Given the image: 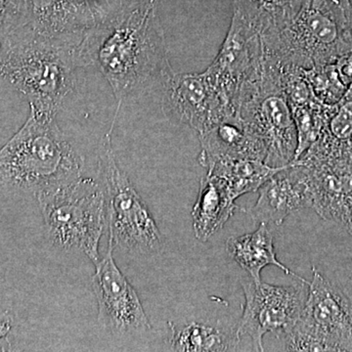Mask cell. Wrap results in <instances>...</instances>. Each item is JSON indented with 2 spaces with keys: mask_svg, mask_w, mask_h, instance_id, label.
I'll use <instances>...</instances> for the list:
<instances>
[{
  "mask_svg": "<svg viewBox=\"0 0 352 352\" xmlns=\"http://www.w3.org/2000/svg\"><path fill=\"white\" fill-rule=\"evenodd\" d=\"M75 54L78 68L96 69L111 85L117 102L112 126L129 95L155 85L164 88L173 75L157 6L150 2L122 4L82 36Z\"/></svg>",
  "mask_w": 352,
  "mask_h": 352,
  "instance_id": "6da1fadb",
  "label": "cell"
},
{
  "mask_svg": "<svg viewBox=\"0 0 352 352\" xmlns=\"http://www.w3.org/2000/svg\"><path fill=\"white\" fill-rule=\"evenodd\" d=\"M0 45V76L24 95L30 108L56 117L74 87L76 43L25 25Z\"/></svg>",
  "mask_w": 352,
  "mask_h": 352,
  "instance_id": "7a4b0ae2",
  "label": "cell"
},
{
  "mask_svg": "<svg viewBox=\"0 0 352 352\" xmlns=\"http://www.w3.org/2000/svg\"><path fill=\"white\" fill-rule=\"evenodd\" d=\"M85 157L58 126L56 117L30 108L19 131L0 149V187L34 194L78 179Z\"/></svg>",
  "mask_w": 352,
  "mask_h": 352,
  "instance_id": "3957f363",
  "label": "cell"
},
{
  "mask_svg": "<svg viewBox=\"0 0 352 352\" xmlns=\"http://www.w3.org/2000/svg\"><path fill=\"white\" fill-rule=\"evenodd\" d=\"M263 57L305 71L333 64L352 51V32L338 0H308L281 31L261 36Z\"/></svg>",
  "mask_w": 352,
  "mask_h": 352,
  "instance_id": "277c9868",
  "label": "cell"
},
{
  "mask_svg": "<svg viewBox=\"0 0 352 352\" xmlns=\"http://www.w3.org/2000/svg\"><path fill=\"white\" fill-rule=\"evenodd\" d=\"M48 238L61 250H80L97 265L106 220L103 187L82 177L36 194Z\"/></svg>",
  "mask_w": 352,
  "mask_h": 352,
  "instance_id": "5b68a950",
  "label": "cell"
},
{
  "mask_svg": "<svg viewBox=\"0 0 352 352\" xmlns=\"http://www.w3.org/2000/svg\"><path fill=\"white\" fill-rule=\"evenodd\" d=\"M235 111L263 143L266 164L283 168L293 163L298 147L295 122L277 69L264 57L261 73L240 90Z\"/></svg>",
  "mask_w": 352,
  "mask_h": 352,
  "instance_id": "8992f818",
  "label": "cell"
},
{
  "mask_svg": "<svg viewBox=\"0 0 352 352\" xmlns=\"http://www.w3.org/2000/svg\"><path fill=\"white\" fill-rule=\"evenodd\" d=\"M278 339L285 351H352V300L312 266L302 314Z\"/></svg>",
  "mask_w": 352,
  "mask_h": 352,
  "instance_id": "52a82bcc",
  "label": "cell"
},
{
  "mask_svg": "<svg viewBox=\"0 0 352 352\" xmlns=\"http://www.w3.org/2000/svg\"><path fill=\"white\" fill-rule=\"evenodd\" d=\"M112 129L102 140L99 171L108 214L109 242L113 247L150 254L162 248V236L154 217L116 161Z\"/></svg>",
  "mask_w": 352,
  "mask_h": 352,
  "instance_id": "ba28073f",
  "label": "cell"
},
{
  "mask_svg": "<svg viewBox=\"0 0 352 352\" xmlns=\"http://www.w3.org/2000/svg\"><path fill=\"white\" fill-rule=\"evenodd\" d=\"M245 305L236 336L251 338L256 351H264L263 337L268 333L282 335L295 325L307 302L309 281L289 286H277L241 279Z\"/></svg>",
  "mask_w": 352,
  "mask_h": 352,
  "instance_id": "9c48e42d",
  "label": "cell"
},
{
  "mask_svg": "<svg viewBox=\"0 0 352 352\" xmlns=\"http://www.w3.org/2000/svg\"><path fill=\"white\" fill-rule=\"evenodd\" d=\"M263 64L261 34L239 18L232 16L230 28L219 54L205 74L235 111L240 90L261 73Z\"/></svg>",
  "mask_w": 352,
  "mask_h": 352,
  "instance_id": "30bf717a",
  "label": "cell"
},
{
  "mask_svg": "<svg viewBox=\"0 0 352 352\" xmlns=\"http://www.w3.org/2000/svg\"><path fill=\"white\" fill-rule=\"evenodd\" d=\"M113 247L99 261L92 277V288L98 303V320L113 335L126 336L150 330V323L138 293L116 265Z\"/></svg>",
  "mask_w": 352,
  "mask_h": 352,
  "instance_id": "8fae6325",
  "label": "cell"
},
{
  "mask_svg": "<svg viewBox=\"0 0 352 352\" xmlns=\"http://www.w3.org/2000/svg\"><path fill=\"white\" fill-rule=\"evenodd\" d=\"M163 92L164 113L195 129L199 134L236 113L205 72L173 74L164 85Z\"/></svg>",
  "mask_w": 352,
  "mask_h": 352,
  "instance_id": "7c38bea8",
  "label": "cell"
},
{
  "mask_svg": "<svg viewBox=\"0 0 352 352\" xmlns=\"http://www.w3.org/2000/svg\"><path fill=\"white\" fill-rule=\"evenodd\" d=\"M122 4V0H28V25L50 38L78 43Z\"/></svg>",
  "mask_w": 352,
  "mask_h": 352,
  "instance_id": "4fadbf2b",
  "label": "cell"
},
{
  "mask_svg": "<svg viewBox=\"0 0 352 352\" xmlns=\"http://www.w3.org/2000/svg\"><path fill=\"white\" fill-rule=\"evenodd\" d=\"M258 191V201L245 210L256 223L279 226L289 214L314 208L311 175L303 164L284 166Z\"/></svg>",
  "mask_w": 352,
  "mask_h": 352,
  "instance_id": "5bb4252c",
  "label": "cell"
},
{
  "mask_svg": "<svg viewBox=\"0 0 352 352\" xmlns=\"http://www.w3.org/2000/svg\"><path fill=\"white\" fill-rule=\"evenodd\" d=\"M199 138L201 147L199 163L203 168L221 160H256L265 163V148L237 113L199 134Z\"/></svg>",
  "mask_w": 352,
  "mask_h": 352,
  "instance_id": "9a60e30c",
  "label": "cell"
},
{
  "mask_svg": "<svg viewBox=\"0 0 352 352\" xmlns=\"http://www.w3.org/2000/svg\"><path fill=\"white\" fill-rule=\"evenodd\" d=\"M235 199L223 178L206 175L201 178L192 219L197 239L207 242L219 232L236 210H243L236 205Z\"/></svg>",
  "mask_w": 352,
  "mask_h": 352,
  "instance_id": "2e32d148",
  "label": "cell"
},
{
  "mask_svg": "<svg viewBox=\"0 0 352 352\" xmlns=\"http://www.w3.org/2000/svg\"><path fill=\"white\" fill-rule=\"evenodd\" d=\"M226 252L254 281H261V271L268 265H275L285 274L292 275L298 280L307 281L278 261L274 249V238L270 226L259 224L254 232L232 236L226 241Z\"/></svg>",
  "mask_w": 352,
  "mask_h": 352,
  "instance_id": "e0dca14e",
  "label": "cell"
},
{
  "mask_svg": "<svg viewBox=\"0 0 352 352\" xmlns=\"http://www.w3.org/2000/svg\"><path fill=\"white\" fill-rule=\"evenodd\" d=\"M308 0H232L233 15L261 36L283 30Z\"/></svg>",
  "mask_w": 352,
  "mask_h": 352,
  "instance_id": "ac0fdd59",
  "label": "cell"
},
{
  "mask_svg": "<svg viewBox=\"0 0 352 352\" xmlns=\"http://www.w3.org/2000/svg\"><path fill=\"white\" fill-rule=\"evenodd\" d=\"M283 168H272L256 160H221L210 164L206 170L208 175L223 178L234 199L237 200L245 194L258 191Z\"/></svg>",
  "mask_w": 352,
  "mask_h": 352,
  "instance_id": "d6986e66",
  "label": "cell"
},
{
  "mask_svg": "<svg viewBox=\"0 0 352 352\" xmlns=\"http://www.w3.org/2000/svg\"><path fill=\"white\" fill-rule=\"evenodd\" d=\"M173 331L171 349L175 351H226L237 346V336H229L223 330L205 324L191 323L177 331Z\"/></svg>",
  "mask_w": 352,
  "mask_h": 352,
  "instance_id": "ffe728a7",
  "label": "cell"
},
{
  "mask_svg": "<svg viewBox=\"0 0 352 352\" xmlns=\"http://www.w3.org/2000/svg\"><path fill=\"white\" fill-rule=\"evenodd\" d=\"M289 107L295 122L298 138V147L294 160L295 162L320 138L327 120L328 105L315 98L305 103L291 105Z\"/></svg>",
  "mask_w": 352,
  "mask_h": 352,
  "instance_id": "44dd1931",
  "label": "cell"
},
{
  "mask_svg": "<svg viewBox=\"0 0 352 352\" xmlns=\"http://www.w3.org/2000/svg\"><path fill=\"white\" fill-rule=\"evenodd\" d=\"M305 76L314 96L325 105H335L349 88L342 82L335 63L307 69Z\"/></svg>",
  "mask_w": 352,
  "mask_h": 352,
  "instance_id": "7402d4cb",
  "label": "cell"
},
{
  "mask_svg": "<svg viewBox=\"0 0 352 352\" xmlns=\"http://www.w3.org/2000/svg\"><path fill=\"white\" fill-rule=\"evenodd\" d=\"M322 134L352 152V85L335 105H328L327 120Z\"/></svg>",
  "mask_w": 352,
  "mask_h": 352,
  "instance_id": "603a6c76",
  "label": "cell"
},
{
  "mask_svg": "<svg viewBox=\"0 0 352 352\" xmlns=\"http://www.w3.org/2000/svg\"><path fill=\"white\" fill-rule=\"evenodd\" d=\"M28 25V0H0V43Z\"/></svg>",
  "mask_w": 352,
  "mask_h": 352,
  "instance_id": "cb8c5ba5",
  "label": "cell"
},
{
  "mask_svg": "<svg viewBox=\"0 0 352 352\" xmlns=\"http://www.w3.org/2000/svg\"><path fill=\"white\" fill-rule=\"evenodd\" d=\"M12 317L8 312H0V339H3L12 329Z\"/></svg>",
  "mask_w": 352,
  "mask_h": 352,
  "instance_id": "d4e9b609",
  "label": "cell"
},
{
  "mask_svg": "<svg viewBox=\"0 0 352 352\" xmlns=\"http://www.w3.org/2000/svg\"><path fill=\"white\" fill-rule=\"evenodd\" d=\"M352 32V0H338Z\"/></svg>",
  "mask_w": 352,
  "mask_h": 352,
  "instance_id": "484cf974",
  "label": "cell"
},
{
  "mask_svg": "<svg viewBox=\"0 0 352 352\" xmlns=\"http://www.w3.org/2000/svg\"><path fill=\"white\" fill-rule=\"evenodd\" d=\"M351 234L352 236V232ZM344 292H346V295L349 296V298L352 300V273L351 277H349V281H347Z\"/></svg>",
  "mask_w": 352,
  "mask_h": 352,
  "instance_id": "4316f807",
  "label": "cell"
},
{
  "mask_svg": "<svg viewBox=\"0 0 352 352\" xmlns=\"http://www.w3.org/2000/svg\"><path fill=\"white\" fill-rule=\"evenodd\" d=\"M157 1L159 0H149L150 3L153 4V6H157Z\"/></svg>",
  "mask_w": 352,
  "mask_h": 352,
  "instance_id": "83f0119b",
  "label": "cell"
},
{
  "mask_svg": "<svg viewBox=\"0 0 352 352\" xmlns=\"http://www.w3.org/2000/svg\"><path fill=\"white\" fill-rule=\"evenodd\" d=\"M347 230H349V233H351V232H352V224H351V227H349V229H347Z\"/></svg>",
  "mask_w": 352,
  "mask_h": 352,
  "instance_id": "f1b7e54d",
  "label": "cell"
}]
</instances>
